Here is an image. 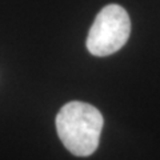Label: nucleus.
Returning a JSON list of instances; mask_svg holds the SVG:
<instances>
[{
    "mask_svg": "<svg viewBox=\"0 0 160 160\" xmlns=\"http://www.w3.org/2000/svg\"><path fill=\"white\" fill-rule=\"evenodd\" d=\"M56 131L63 146L75 156H89L99 147L103 115L84 102H69L56 115Z\"/></svg>",
    "mask_w": 160,
    "mask_h": 160,
    "instance_id": "nucleus-1",
    "label": "nucleus"
},
{
    "mask_svg": "<svg viewBox=\"0 0 160 160\" xmlns=\"http://www.w3.org/2000/svg\"><path fill=\"white\" fill-rule=\"evenodd\" d=\"M131 35V20L118 4L106 6L95 18L87 36V49L93 56H109L127 43Z\"/></svg>",
    "mask_w": 160,
    "mask_h": 160,
    "instance_id": "nucleus-2",
    "label": "nucleus"
}]
</instances>
